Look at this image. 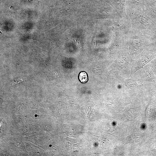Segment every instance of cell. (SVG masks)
Returning a JSON list of instances; mask_svg holds the SVG:
<instances>
[{
  "instance_id": "obj_1",
  "label": "cell",
  "mask_w": 156,
  "mask_h": 156,
  "mask_svg": "<svg viewBox=\"0 0 156 156\" xmlns=\"http://www.w3.org/2000/svg\"><path fill=\"white\" fill-rule=\"evenodd\" d=\"M155 56L151 54L137 59L132 62L131 68V73H134L140 69L143 68V67L149 63L154 57Z\"/></svg>"
},
{
  "instance_id": "obj_4",
  "label": "cell",
  "mask_w": 156,
  "mask_h": 156,
  "mask_svg": "<svg viewBox=\"0 0 156 156\" xmlns=\"http://www.w3.org/2000/svg\"><path fill=\"white\" fill-rule=\"evenodd\" d=\"M79 79L82 83L86 82L88 81V76L87 73L85 72H81L79 74Z\"/></svg>"
},
{
  "instance_id": "obj_2",
  "label": "cell",
  "mask_w": 156,
  "mask_h": 156,
  "mask_svg": "<svg viewBox=\"0 0 156 156\" xmlns=\"http://www.w3.org/2000/svg\"><path fill=\"white\" fill-rule=\"evenodd\" d=\"M145 72L142 77L143 81L156 83V71L151 65L145 69Z\"/></svg>"
},
{
  "instance_id": "obj_3",
  "label": "cell",
  "mask_w": 156,
  "mask_h": 156,
  "mask_svg": "<svg viewBox=\"0 0 156 156\" xmlns=\"http://www.w3.org/2000/svg\"><path fill=\"white\" fill-rule=\"evenodd\" d=\"M123 82L127 88L131 90L136 89L140 86L135 80L132 79H124Z\"/></svg>"
}]
</instances>
